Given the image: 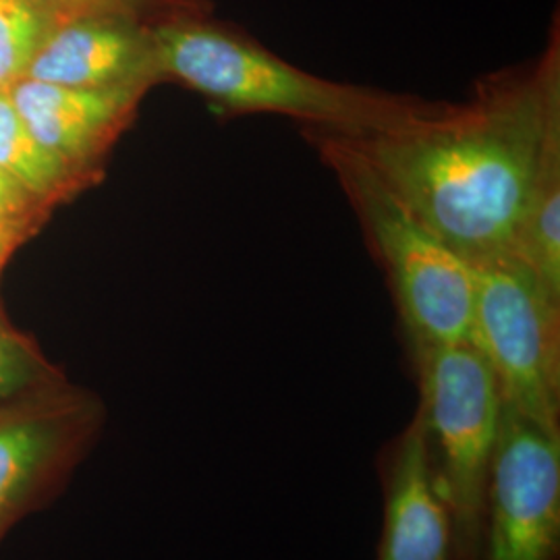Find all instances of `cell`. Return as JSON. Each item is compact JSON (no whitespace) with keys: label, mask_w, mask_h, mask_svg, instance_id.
Here are the masks:
<instances>
[{"label":"cell","mask_w":560,"mask_h":560,"mask_svg":"<svg viewBox=\"0 0 560 560\" xmlns=\"http://www.w3.org/2000/svg\"><path fill=\"white\" fill-rule=\"evenodd\" d=\"M307 129V127H303ZM337 141L474 266L509 249L544 175L560 164V20L538 57L476 81L393 129Z\"/></svg>","instance_id":"obj_1"},{"label":"cell","mask_w":560,"mask_h":560,"mask_svg":"<svg viewBox=\"0 0 560 560\" xmlns=\"http://www.w3.org/2000/svg\"><path fill=\"white\" fill-rule=\"evenodd\" d=\"M162 80L198 92L226 115H280L340 136L393 129L434 102L413 94L326 80L210 15L154 25Z\"/></svg>","instance_id":"obj_2"},{"label":"cell","mask_w":560,"mask_h":560,"mask_svg":"<svg viewBox=\"0 0 560 560\" xmlns=\"http://www.w3.org/2000/svg\"><path fill=\"white\" fill-rule=\"evenodd\" d=\"M305 141L339 180L365 241L381 261L409 355L471 340L476 266L409 210L368 166L316 129Z\"/></svg>","instance_id":"obj_3"},{"label":"cell","mask_w":560,"mask_h":560,"mask_svg":"<svg viewBox=\"0 0 560 560\" xmlns=\"http://www.w3.org/2000/svg\"><path fill=\"white\" fill-rule=\"evenodd\" d=\"M425 457L453 520L459 560H476L481 515L501 432L502 397L478 347L467 340L411 353Z\"/></svg>","instance_id":"obj_4"},{"label":"cell","mask_w":560,"mask_h":560,"mask_svg":"<svg viewBox=\"0 0 560 560\" xmlns=\"http://www.w3.org/2000/svg\"><path fill=\"white\" fill-rule=\"evenodd\" d=\"M471 342L497 378L502 405L560 432V298L509 249L476 264Z\"/></svg>","instance_id":"obj_5"},{"label":"cell","mask_w":560,"mask_h":560,"mask_svg":"<svg viewBox=\"0 0 560 560\" xmlns=\"http://www.w3.org/2000/svg\"><path fill=\"white\" fill-rule=\"evenodd\" d=\"M476 560H560V432L504 405Z\"/></svg>","instance_id":"obj_6"},{"label":"cell","mask_w":560,"mask_h":560,"mask_svg":"<svg viewBox=\"0 0 560 560\" xmlns=\"http://www.w3.org/2000/svg\"><path fill=\"white\" fill-rule=\"evenodd\" d=\"M101 405L71 390L0 400V538L69 478L101 432Z\"/></svg>","instance_id":"obj_7"},{"label":"cell","mask_w":560,"mask_h":560,"mask_svg":"<svg viewBox=\"0 0 560 560\" xmlns=\"http://www.w3.org/2000/svg\"><path fill=\"white\" fill-rule=\"evenodd\" d=\"M23 78L80 90H143L162 80L154 25L94 13L60 20Z\"/></svg>","instance_id":"obj_8"},{"label":"cell","mask_w":560,"mask_h":560,"mask_svg":"<svg viewBox=\"0 0 560 560\" xmlns=\"http://www.w3.org/2000/svg\"><path fill=\"white\" fill-rule=\"evenodd\" d=\"M376 469L382 490L376 560H459L453 520L432 478L416 418L384 442Z\"/></svg>","instance_id":"obj_9"},{"label":"cell","mask_w":560,"mask_h":560,"mask_svg":"<svg viewBox=\"0 0 560 560\" xmlns=\"http://www.w3.org/2000/svg\"><path fill=\"white\" fill-rule=\"evenodd\" d=\"M34 138L75 175L88 168L133 119L143 90H80L21 78L7 88Z\"/></svg>","instance_id":"obj_10"},{"label":"cell","mask_w":560,"mask_h":560,"mask_svg":"<svg viewBox=\"0 0 560 560\" xmlns=\"http://www.w3.org/2000/svg\"><path fill=\"white\" fill-rule=\"evenodd\" d=\"M509 252L548 293L560 298V164L552 166L534 189Z\"/></svg>","instance_id":"obj_11"},{"label":"cell","mask_w":560,"mask_h":560,"mask_svg":"<svg viewBox=\"0 0 560 560\" xmlns=\"http://www.w3.org/2000/svg\"><path fill=\"white\" fill-rule=\"evenodd\" d=\"M0 171L36 201L50 200L80 177L34 138L7 90H0Z\"/></svg>","instance_id":"obj_12"},{"label":"cell","mask_w":560,"mask_h":560,"mask_svg":"<svg viewBox=\"0 0 560 560\" xmlns=\"http://www.w3.org/2000/svg\"><path fill=\"white\" fill-rule=\"evenodd\" d=\"M59 21L36 0H0V90L25 75L42 40Z\"/></svg>","instance_id":"obj_13"},{"label":"cell","mask_w":560,"mask_h":560,"mask_svg":"<svg viewBox=\"0 0 560 560\" xmlns=\"http://www.w3.org/2000/svg\"><path fill=\"white\" fill-rule=\"evenodd\" d=\"M55 13L59 20L94 15V13H113L145 21L159 25L164 21L179 18H198L210 15L208 0H36Z\"/></svg>","instance_id":"obj_14"},{"label":"cell","mask_w":560,"mask_h":560,"mask_svg":"<svg viewBox=\"0 0 560 560\" xmlns=\"http://www.w3.org/2000/svg\"><path fill=\"white\" fill-rule=\"evenodd\" d=\"M50 370L18 328L0 310V400L18 399L48 384Z\"/></svg>","instance_id":"obj_15"},{"label":"cell","mask_w":560,"mask_h":560,"mask_svg":"<svg viewBox=\"0 0 560 560\" xmlns=\"http://www.w3.org/2000/svg\"><path fill=\"white\" fill-rule=\"evenodd\" d=\"M34 200L20 183L0 171V226L23 229L34 212Z\"/></svg>","instance_id":"obj_16"},{"label":"cell","mask_w":560,"mask_h":560,"mask_svg":"<svg viewBox=\"0 0 560 560\" xmlns=\"http://www.w3.org/2000/svg\"><path fill=\"white\" fill-rule=\"evenodd\" d=\"M21 229L13 226H0V268L4 266V261L9 258V254L13 252V247L20 243Z\"/></svg>","instance_id":"obj_17"}]
</instances>
